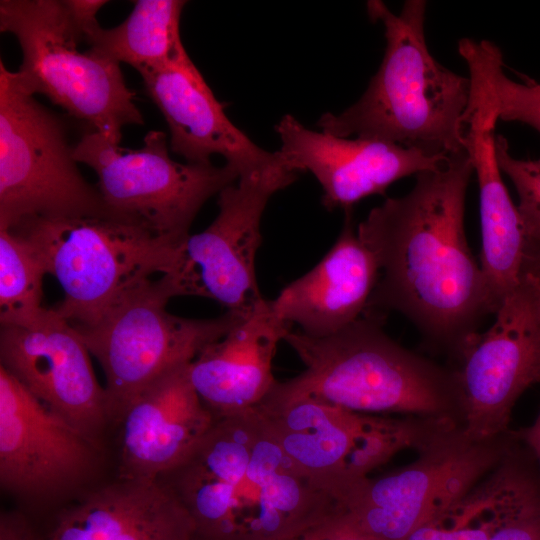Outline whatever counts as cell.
Masks as SVG:
<instances>
[{
  "instance_id": "1",
  "label": "cell",
  "mask_w": 540,
  "mask_h": 540,
  "mask_svg": "<svg viewBox=\"0 0 540 540\" xmlns=\"http://www.w3.org/2000/svg\"><path fill=\"white\" fill-rule=\"evenodd\" d=\"M473 173L465 149L452 154L437 168L416 174L409 193L374 207L357 229L379 269L367 310L400 312L456 356L492 314L464 228Z\"/></svg>"
},
{
  "instance_id": "2",
  "label": "cell",
  "mask_w": 540,
  "mask_h": 540,
  "mask_svg": "<svg viewBox=\"0 0 540 540\" xmlns=\"http://www.w3.org/2000/svg\"><path fill=\"white\" fill-rule=\"evenodd\" d=\"M163 478L192 516L198 540H286L337 510L254 409L217 419L186 461Z\"/></svg>"
},
{
  "instance_id": "3",
  "label": "cell",
  "mask_w": 540,
  "mask_h": 540,
  "mask_svg": "<svg viewBox=\"0 0 540 540\" xmlns=\"http://www.w3.org/2000/svg\"><path fill=\"white\" fill-rule=\"evenodd\" d=\"M366 7L370 19L385 28L381 65L358 101L339 114H323L318 127L335 136L375 139L433 157L463 151L471 82L430 54L424 31L427 2L408 0L398 15L379 0Z\"/></svg>"
},
{
  "instance_id": "4",
  "label": "cell",
  "mask_w": 540,
  "mask_h": 540,
  "mask_svg": "<svg viewBox=\"0 0 540 540\" xmlns=\"http://www.w3.org/2000/svg\"><path fill=\"white\" fill-rule=\"evenodd\" d=\"M283 341L297 353L305 369L292 379L277 382L263 401L310 398L357 412L403 413L427 419H452V413H459L454 370L391 339L377 312L366 311L327 337L290 330Z\"/></svg>"
},
{
  "instance_id": "5",
  "label": "cell",
  "mask_w": 540,
  "mask_h": 540,
  "mask_svg": "<svg viewBox=\"0 0 540 540\" xmlns=\"http://www.w3.org/2000/svg\"><path fill=\"white\" fill-rule=\"evenodd\" d=\"M0 31L18 40L22 62L11 76L25 92L47 97L117 144L123 127L144 123L120 64L78 50L83 32L66 0H1Z\"/></svg>"
},
{
  "instance_id": "6",
  "label": "cell",
  "mask_w": 540,
  "mask_h": 540,
  "mask_svg": "<svg viewBox=\"0 0 540 540\" xmlns=\"http://www.w3.org/2000/svg\"><path fill=\"white\" fill-rule=\"evenodd\" d=\"M23 236L61 285L54 309L75 327L95 324L125 293L162 275L177 246L136 224L101 217L31 218Z\"/></svg>"
},
{
  "instance_id": "7",
  "label": "cell",
  "mask_w": 540,
  "mask_h": 540,
  "mask_svg": "<svg viewBox=\"0 0 540 540\" xmlns=\"http://www.w3.org/2000/svg\"><path fill=\"white\" fill-rule=\"evenodd\" d=\"M62 119L0 61V227L43 217L115 219L82 176Z\"/></svg>"
},
{
  "instance_id": "8",
  "label": "cell",
  "mask_w": 540,
  "mask_h": 540,
  "mask_svg": "<svg viewBox=\"0 0 540 540\" xmlns=\"http://www.w3.org/2000/svg\"><path fill=\"white\" fill-rule=\"evenodd\" d=\"M171 298L161 277L150 279L125 293L95 324L74 326L103 369L110 421L120 423L142 391L191 363L242 316L231 311L209 319L176 316L167 311Z\"/></svg>"
},
{
  "instance_id": "9",
  "label": "cell",
  "mask_w": 540,
  "mask_h": 540,
  "mask_svg": "<svg viewBox=\"0 0 540 540\" xmlns=\"http://www.w3.org/2000/svg\"><path fill=\"white\" fill-rule=\"evenodd\" d=\"M78 163L92 168L111 215L178 245L205 202L239 179L225 163L186 164L169 155L167 135L150 130L139 149H125L104 135L85 133L73 148Z\"/></svg>"
},
{
  "instance_id": "10",
  "label": "cell",
  "mask_w": 540,
  "mask_h": 540,
  "mask_svg": "<svg viewBox=\"0 0 540 540\" xmlns=\"http://www.w3.org/2000/svg\"><path fill=\"white\" fill-rule=\"evenodd\" d=\"M298 469L337 503L398 452L419 448L445 419H397L310 398L253 408Z\"/></svg>"
},
{
  "instance_id": "11",
  "label": "cell",
  "mask_w": 540,
  "mask_h": 540,
  "mask_svg": "<svg viewBox=\"0 0 540 540\" xmlns=\"http://www.w3.org/2000/svg\"><path fill=\"white\" fill-rule=\"evenodd\" d=\"M502 439L473 440L446 421L418 448L415 461L390 475L363 479L339 501L337 513L375 540H404L502 461L508 453Z\"/></svg>"
},
{
  "instance_id": "12",
  "label": "cell",
  "mask_w": 540,
  "mask_h": 540,
  "mask_svg": "<svg viewBox=\"0 0 540 540\" xmlns=\"http://www.w3.org/2000/svg\"><path fill=\"white\" fill-rule=\"evenodd\" d=\"M297 173L281 165L225 187L218 194L216 218L174 248L160 275L173 297L212 299L243 316L252 311L264 299L255 272L262 215L272 195L292 184Z\"/></svg>"
},
{
  "instance_id": "13",
  "label": "cell",
  "mask_w": 540,
  "mask_h": 540,
  "mask_svg": "<svg viewBox=\"0 0 540 540\" xmlns=\"http://www.w3.org/2000/svg\"><path fill=\"white\" fill-rule=\"evenodd\" d=\"M457 356L454 370L464 433L477 441L502 438L519 397L540 383V286L526 272Z\"/></svg>"
},
{
  "instance_id": "14",
  "label": "cell",
  "mask_w": 540,
  "mask_h": 540,
  "mask_svg": "<svg viewBox=\"0 0 540 540\" xmlns=\"http://www.w3.org/2000/svg\"><path fill=\"white\" fill-rule=\"evenodd\" d=\"M1 366L46 407L96 442L110 422L105 388L77 329L54 308L1 326Z\"/></svg>"
},
{
  "instance_id": "15",
  "label": "cell",
  "mask_w": 540,
  "mask_h": 540,
  "mask_svg": "<svg viewBox=\"0 0 540 540\" xmlns=\"http://www.w3.org/2000/svg\"><path fill=\"white\" fill-rule=\"evenodd\" d=\"M96 447L0 365V482L5 490L27 498L68 490L92 470Z\"/></svg>"
},
{
  "instance_id": "16",
  "label": "cell",
  "mask_w": 540,
  "mask_h": 540,
  "mask_svg": "<svg viewBox=\"0 0 540 540\" xmlns=\"http://www.w3.org/2000/svg\"><path fill=\"white\" fill-rule=\"evenodd\" d=\"M279 155L296 172H311L323 189L322 204L329 211L349 212L355 203L384 194L393 182L435 169L449 157H433L416 149L356 137H339L307 129L286 114L276 125Z\"/></svg>"
},
{
  "instance_id": "17",
  "label": "cell",
  "mask_w": 540,
  "mask_h": 540,
  "mask_svg": "<svg viewBox=\"0 0 540 540\" xmlns=\"http://www.w3.org/2000/svg\"><path fill=\"white\" fill-rule=\"evenodd\" d=\"M140 75L167 122L171 150L187 162L211 163L218 154L239 177L285 165L278 151L260 148L229 120L185 49Z\"/></svg>"
},
{
  "instance_id": "18",
  "label": "cell",
  "mask_w": 540,
  "mask_h": 540,
  "mask_svg": "<svg viewBox=\"0 0 540 540\" xmlns=\"http://www.w3.org/2000/svg\"><path fill=\"white\" fill-rule=\"evenodd\" d=\"M178 366L142 391L120 424V478L154 480L182 465L217 418Z\"/></svg>"
},
{
  "instance_id": "19",
  "label": "cell",
  "mask_w": 540,
  "mask_h": 540,
  "mask_svg": "<svg viewBox=\"0 0 540 540\" xmlns=\"http://www.w3.org/2000/svg\"><path fill=\"white\" fill-rule=\"evenodd\" d=\"M290 330L263 299L190 363L192 384L217 419L249 411L269 395L277 383L272 361Z\"/></svg>"
},
{
  "instance_id": "20",
  "label": "cell",
  "mask_w": 540,
  "mask_h": 540,
  "mask_svg": "<svg viewBox=\"0 0 540 540\" xmlns=\"http://www.w3.org/2000/svg\"><path fill=\"white\" fill-rule=\"evenodd\" d=\"M40 540H198V536L192 516L165 478H120L63 511Z\"/></svg>"
},
{
  "instance_id": "21",
  "label": "cell",
  "mask_w": 540,
  "mask_h": 540,
  "mask_svg": "<svg viewBox=\"0 0 540 540\" xmlns=\"http://www.w3.org/2000/svg\"><path fill=\"white\" fill-rule=\"evenodd\" d=\"M379 277L372 253L355 233L350 215L332 248L271 300L280 319L314 338L330 336L367 311Z\"/></svg>"
},
{
  "instance_id": "22",
  "label": "cell",
  "mask_w": 540,
  "mask_h": 540,
  "mask_svg": "<svg viewBox=\"0 0 540 540\" xmlns=\"http://www.w3.org/2000/svg\"><path fill=\"white\" fill-rule=\"evenodd\" d=\"M495 116L470 102L463 118L462 144L479 186L484 274L492 313L520 282L526 238L518 208L502 179L495 152Z\"/></svg>"
},
{
  "instance_id": "23",
  "label": "cell",
  "mask_w": 540,
  "mask_h": 540,
  "mask_svg": "<svg viewBox=\"0 0 540 540\" xmlns=\"http://www.w3.org/2000/svg\"><path fill=\"white\" fill-rule=\"evenodd\" d=\"M540 498V478L509 452L479 483L404 540H490Z\"/></svg>"
},
{
  "instance_id": "24",
  "label": "cell",
  "mask_w": 540,
  "mask_h": 540,
  "mask_svg": "<svg viewBox=\"0 0 540 540\" xmlns=\"http://www.w3.org/2000/svg\"><path fill=\"white\" fill-rule=\"evenodd\" d=\"M118 26L88 28L83 41L89 50L116 63H126L139 73L162 65L184 48L180 18L186 1L137 0Z\"/></svg>"
},
{
  "instance_id": "25",
  "label": "cell",
  "mask_w": 540,
  "mask_h": 540,
  "mask_svg": "<svg viewBox=\"0 0 540 540\" xmlns=\"http://www.w3.org/2000/svg\"><path fill=\"white\" fill-rule=\"evenodd\" d=\"M458 52L469 69L472 101L497 120L522 122L540 133V83L507 77L501 50L488 40L463 38Z\"/></svg>"
},
{
  "instance_id": "26",
  "label": "cell",
  "mask_w": 540,
  "mask_h": 540,
  "mask_svg": "<svg viewBox=\"0 0 540 540\" xmlns=\"http://www.w3.org/2000/svg\"><path fill=\"white\" fill-rule=\"evenodd\" d=\"M48 274L33 246L17 232L0 227V322L21 326L42 312L43 280Z\"/></svg>"
},
{
  "instance_id": "27",
  "label": "cell",
  "mask_w": 540,
  "mask_h": 540,
  "mask_svg": "<svg viewBox=\"0 0 540 540\" xmlns=\"http://www.w3.org/2000/svg\"><path fill=\"white\" fill-rule=\"evenodd\" d=\"M495 152L501 171L513 182L519 196L517 208L526 243L540 244V158H514L507 140L502 135L495 138Z\"/></svg>"
},
{
  "instance_id": "28",
  "label": "cell",
  "mask_w": 540,
  "mask_h": 540,
  "mask_svg": "<svg viewBox=\"0 0 540 540\" xmlns=\"http://www.w3.org/2000/svg\"><path fill=\"white\" fill-rule=\"evenodd\" d=\"M490 540H540V498L503 525Z\"/></svg>"
},
{
  "instance_id": "29",
  "label": "cell",
  "mask_w": 540,
  "mask_h": 540,
  "mask_svg": "<svg viewBox=\"0 0 540 540\" xmlns=\"http://www.w3.org/2000/svg\"><path fill=\"white\" fill-rule=\"evenodd\" d=\"M286 540H375L348 526L337 511L317 525Z\"/></svg>"
},
{
  "instance_id": "30",
  "label": "cell",
  "mask_w": 540,
  "mask_h": 540,
  "mask_svg": "<svg viewBox=\"0 0 540 540\" xmlns=\"http://www.w3.org/2000/svg\"><path fill=\"white\" fill-rule=\"evenodd\" d=\"M0 540H40L28 519L18 512H2Z\"/></svg>"
},
{
  "instance_id": "31",
  "label": "cell",
  "mask_w": 540,
  "mask_h": 540,
  "mask_svg": "<svg viewBox=\"0 0 540 540\" xmlns=\"http://www.w3.org/2000/svg\"><path fill=\"white\" fill-rule=\"evenodd\" d=\"M522 271L540 286V244L526 243Z\"/></svg>"
},
{
  "instance_id": "32",
  "label": "cell",
  "mask_w": 540,
  "mask_h": 540,
  "mask_svg": "<svg viewBox=\"0 0 540 540\" xmlns=\"http://www.w3.org/2000/svg\"><path fill=\"white\" fill-rule=\"evenodd\" d=\"M522 438L540 465V411L532 425L523 431Z\"/></svg>"
}]
</instances>
